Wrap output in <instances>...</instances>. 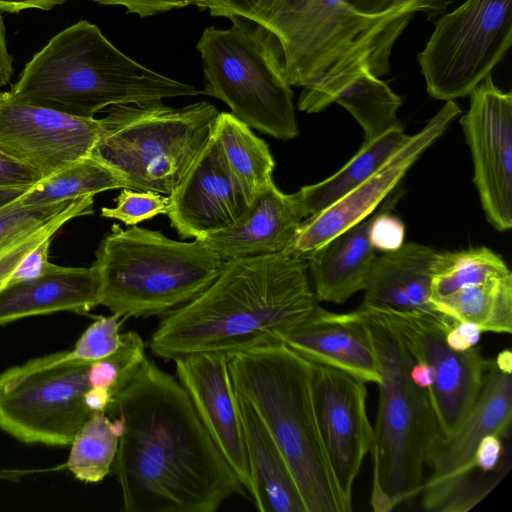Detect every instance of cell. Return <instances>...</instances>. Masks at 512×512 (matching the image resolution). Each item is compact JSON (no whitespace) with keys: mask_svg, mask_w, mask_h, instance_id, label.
Masks as SVG:
<instances>
[{"mask_svg":"<svg viewBox=\"0 0 512 512\" xmlns=\"http://www.w3.org/2000/svg\"><path fill=\"white\" fill-rule=\"evenodd\" d=\"M124 423L112 465L125 512H215L247 491L178 379L146 358L105 411Z\"/></svg>","mask_w":512,"mask_h":512,"instance_id":"obj_1","label":"cell"},{"mask_svg":"<svg viewBox=\"0 0 512 512\" xmlns=\"http://www.w3.org/2000/svg\"><path fill=\"white\" fill-rule=\"evenodd\" d=\"M319 306L307 260L284 251L230 259L204 291L161 316L148 345L153 355L173 361L282 343Z\"/></svg>","mask_w":512,"mask_h":512,"instance_id":"obj_2","label":"cell"},{"mask_svg":"<svg viewBox=\"0 0 512 512\" xmlns=\"http://www.w3.org/2000/svg\"><path fill=\"white\" fill-rule=\"evenodd\" d=\"M412 15H366L347 0H286L264 26L278 45L287 83L301 86L298 109L316 113L344 77L390 68L392 48Z\"/></svg>","mask_w":512,"mask_h":512,"instance_id":"obj_3","label":"cell"},{"mask_svg":"<svg viewBox=\"0 0 512 512\" xmlns=\"http://www.w3.org/2000/svg\"><path fill=\"white\" fill-rule=\"evenodd\" d=\"M10 92L24 102L86 119L113 105L199 94L134 61L85 20L52 37Z\"/></svg>","mask_w":512,"mask_h":512,"instance_id":"obj_4","label":"cell"},{"mask_svg":"<svg viewBox=\"0 0 512 512\" xmlns=\"http://www.w3.org/2000/svg\"><path fill=\"white\" fill-rule=\"evenodd\" d=\"M227 355L235 394L249 403L277 443L306 511H351L319 432L312 391L314 364L284 343Z\"/></svg>","mask_w":512,"mask_h":512,"instance_id":"obj_5","label":"cell"},{"mask_svg":"<svg viewBox=\"0 0 512 512\" xmlns=\"http://www.w3.org/2000/svg\"><path fill=\"white\" fill-rule=\"evenodd\" d=\"M370 328L380 367L378 408L370 451V504L389 512L419 495L444 438L428 389L410 371L414 358L397 331L376 311L360 306Z\"/></svg>","mask_w":512,"mask_h":512,"instance_id":"obj_6","label":"cell"},{"mask_svg":"<svg viewBox=\"0 0 512 512\" xmlns=\"http://www.w3.org/2000/svg\"><path fill=\"white\" fill-rule=\"evenodd\" d=\"M93 265L100 305L129 318L163 316L199 295L219 275L224 260L201 241L172 240L160 231L113 224Z\"/></svg>","mask_w":512,"mask_h":512,"instance_id":"obj_7","label":"cell"},{"mask_svg":"<svg viewBox=\"0 0 512 512\" xmlns=\"http://www.w3.org/2000/svg\"><path fill=\"white\" fill-rule=\"evenodd\" d=\"M218 113L206 101L180 108L161 100L110 106L90 156L129 189L170 195L209 142Z\"/></svg>","mask_w":512,"mask_h":512,"instance_id":"obj_8","label":"cell"},{"mask_svg":"<svg viewBox=\"0 0 512 512\" xmlns=\"http://www.w3.org/2000/svg\"><path fill=\"white\" fill-rule=\"evenodd\" d=\"M229 29L206 28L196 48L205 74L202 93L226 103L239 120L279 140L298 135L281 54L273 35L243 17Z\"/></svg>","mask_w":512,"mask_h":512,"instance_id":"obj_9","label":"cell"},{"mask_svg":"<svg viewBox=\"0 0 512 512\" xmlns=\"http://www.w3.org/2000/svg\"><path fill=\"white\" fill-rule=\"evenodd\" d=\"M91 363L60 351L0 373V429L25 444L70 446L92 414Z\"/></svg>","mask_w":512,"mask_h":512,"instance_id":"obj_10","label":"cell"},{"mask_svg":"<svg viewBox=\"0 0 512 512\" xmlns=\"http://www.w3.org/2000/svg\"><path fill=\"white\" fill-rule=\"evenodd\" d=\"M512 42V0H466L436 23L418 62L429 95H469Z\"/></svg>","mask_w":512,"mask_h":512,"instance_id":"obj_11","label":"cell"},{"mask_svg":"<svg viewBox=\"0 0 512 512\" xmlns=\"http://www.w3.org/2000/svg\"><path fill=\"white\" fill-rule=\"evenodd\" d=\"M371 309L397 331L415 360L430 367L433 383L428 393L445 442L477 399L489 360L478 346L451 349L445 337L455 321L439 312Z\"/></svg>","mask_w":512,"mask_h":512,"instance_id":"obj_12","label":"cell"},{"mask_svg":"<svg viewBox=\"0 0 512 512\" xmlns=\"http://www.w3.org/2000/svg\"><path fill=\"white\" fill-rule=\"evenodd\" d=\"M460 124L474 165V184L488 222L498 231L512 227V94L491 75L469 94Z\"/></svg>","mask_w":512,"mask_h":512,"instance_id":"obj_13","label":"cell"},{"mask_svg":"<svg viewBox=\"0 0 512 512\" xmlns=\"http://www.w3.org/2000/svg\"><path fill=\"white\" fill-rule=\"evenodd\" d=\"M101 132V119L70 116L0 92V151L43 179L89 156Z\"/></svg>","mask_w":512,"mask_h":512,"instance_id":"obj_14","label":"cell"},{"mask_svg":"<svg viewBox=\"0 0 512 512\" xmlns=\"http://www.w3.org/2000/svg\"><path fill=\"white\" fill-rule=\"evenodd\" d=\"M461 113L454 100L444 106L369 178L323 211L302 222L295 238L284 250L305 259L327 241L370 216L397 187L420 155Z\"/></svg>","mask_w":512,"mask_h":512,"instance_id":"obj_15","label":"cell"},{"mask_svg":"<svg viewBox=\"0 0 512 512\" xmlns=\"http://www.w3.org/2000/svg\"><path fill=\"white\" fill-rule=\"evenodd\" d=\"M365 384L337 368L314 364L312 391L319 432L338 487L351 506L353 484L373 438Z\"/></svg>","mask_w":512,"mask_h":512,"instance_id":"obj_16","label":"cell"},{"mask_svg":"<svg viewBox=\"0 0 512 512\" xmlns=\"http://www.w3.org/2000/svg\"><path fill=\"white\" fill-rule=\"evenodd\" d=\"M512 352L489 360L482 387L470 411L441 446L420 492L421 506H432L447 487L471 466L477 447L490 434L510 436L512 421Z\"/></svg>","mask_w":512,"mask_h":512,"instance_id":"obj_17","label":"cell"},{"mask_svg":"<svg viewBox=\"0 0 512 512\" xmlns=\"http://www.w3.org/2000/svg\"><path fill=\"white\" fill-rule=\"evenodd\" d=\"M169 196L168 218L181 238L199 239L230 229L247 215L250 201L211 138Z\"/></svg>","mask_w":512,"mask_h":512,"instance_id":"obj_18","label":"cell"},{"mask_svg":"<svg viewBox=\"0 0 512 512\" xmlns=\"http://www.w3.org/2000/svg\"><path fill=\"white\" fill-rule=\"evenodd\" d=\"M173 361L178 381L187 391L199 418L249 494L250 472L228 355L197 352Z\"/></svg>","mask_w":512,"mask_h":512,"instance_id":"obj_19","label":"cell"},{"mask_svg":"<svg viewBox=\"0 0 512 512\" xmlns=\"http://www.w3.org/2000/svg\"><path fill=\"white\" fill-rule=\"evenodd\" d=\"M282 343L314 364L337 368L365 383L380 382L374 341L359 308L333 313L319 306Z\"/></svg>","mask_w":512,"mask_h":512,"instance_id":"obj_20","label":"cell"},{"mask_svg":"<svg viewBox=\"0 0 512 512\" xmlns=\"http://www.w3.org/2000/svg\"><path fill=\"white\" fill-rule=\"evenodd\" d=\"M305 218L294 195L283 193L271 181L253 198L240 223L197 240L224 261L279 253L293 241Z\"/></svg>","mask_w":512,"mask_h":512,"instance_id":"obj_21","label":"cell"},{"mask_svg":"<svg viewBox=\"0 0 512 512\" xmlns=\"http://www.w3.org/2000/svg\"><path fill=\"white\" fill-rule=\"evenodd\" d=\"M438 251L417 243L375 256L364 286L362 306L401 312H435L431 284Z\"/></svg>","mask_w":512,"mask_h":512,"instance_id":"obj_22","label":"cell"},{"mask_svg":"<svg viewBox=\"0 0 512 512\" xmlns=\"http://www.w3.org/2000/svg\"><path fill=\"white\" fill-rule=\"evenodd\" d=\"M98 271L53 264L43 276L6 285L0 290V325L21 318L60 311L87 313L100 305Z\"/></svg>","mask_w":512,"mask_h":512,"instance_id":"obj_23","label":"cell"},{"mask_svg":"<svg viewBox=\"0 0 512 512\" xmlns=\"http://www.w3.org/2000/svg\"><path fill=\"white\" fill-rule=\"evenodd\" d=\"M250 472L251 496L261 512H307L293 473L249 403L236 395Z\"/></svg>","mask_w":512,"mask_h":512,"instance_id":"obj_24","label":"cell"},{"mask_svg":"<svg viewBox=\"0 0 512 512\" xmlns=\"http://www.w3.org/2000/svg\"><path fill=\"white\" fill-rule=\"evenodd\" d=\"M376 211L306 258L318 301L341 304L364 289L376 256L369 239Z\"/></svg>","mask_w":512,"mask_h":512,"instance_id":"obj_25","label":"cell"},{"mask_svg":"<svg viewBox=\"0 0 512 512\" xmlns=\"http://www.w3.org/2000/svg\"><path fill=\"white\" fill-rule=\"evenodd\" d=\"M409 138L402 126L364 141L359 151L336 173L294 193L305 217L323 211L377 171Z\"/></svg>","mask_w":512,"mask_h":512,"instance_id":"obj_26","label":"cell"},{"mask_svg":"<svg viewBox=\"0 0 512 512\" xmlns=\"http://www.w3.org/2000/svg\"><path fill=\"white\" fill-rule=\"evenodd\" d=\"M212 137L250 203L272 180L274 159L266 142L232 113H218Z\"/></svg>","mask_w":512,"mask_h":512,"instance_id":"obj_27","label":"cell"},{"mask_svg":"<svg viewBox=\"0 0 512 512\" xmlns=\"http://www.w3.org/2000/svg\"><path fill=\"white\" fill-rule=\"evenodd\" d=\"M334 102L344 107L360 124L365 141L401 126L397 117L400 97L368 69L342 78L330 93L329 103Z\"/></svg>","mask_w":512,"mask_h":512,"instance_id":"obj_28","label":"cell"},{"mask_svg":"<svg viewBox=\"0 0 512 512\" xmlns=\"http://www.w3.org/2000/svg\"><path fill=\"white\" fill-rule=\"evenodd\" d=\"M439 312L455 322H469L482 332H512V274L431 298Z\"/></svg>","mask_w":512,"mask_h":512,"instance_id":"obj_29","label":"cell"},{"mask_svg":"<svg viewBox=\"0 0 512 512\" xmlns=\"http://www.w3.org/2000/svg\"><path fill=\"white\" fill-rule=\"evenodd\" d=\"M124 423L106 412H94L70 444L66 467L84 483H98L112 470Z\"/></svg>","mask_w":512,"mask_h":512,"instance_id":"obj_30","label":"cell"},{"mask_svg":"<svg viewBox=\"0 0 512 512\" xmlns=\"http://www.w3.org/2000/svg\"><path fill=\"white\" fill-rule=\"evenodd\" d=\"M119 188H127L125 181L89 155L42 179L18 201L23 205L55 204Z\"/></svg>","mask_w":512,"mask_h":512,"instance_id":"obj_31","label":"cell"},{"mask_svg":"<svg viewBox=\"0 0 512 512\" xmlns=\"http://www.w3.org/2000/svg\"><path fill=\"white\" fill-rule=\"evenodd\" d=\"M509 274L503 259L486 247L440 252L431 284V298L447 296Z\"/></svg>","mask_w":512,"mask_h":512,"instance_id":"obj_32","label":"cell"},{"mask_svg":"<svg viewBox=\"0 0 512 512\" xmlns=\"http://www.w3.org/2000/svg\"><path fill=\"white\" fill-rule=\"evenodd\" d=\"M122 335L119 348L109 356L92 362L89 369L91 387L109 390L115 397L133 379L147 358L145 342L134 330Z\"/></svg>","mask_w":512,"mask_h":512,"instance_id":"obj_33","label":"cell"},{"mask_svg":"<svg viewBox=\"0 0 512 512\" xmlns=\"http://www.w3.org/2000/svg\"><path fill=\"white\" fill-rule=\"evenodd\" d=\"M18 199L0 208V256L49 223L74 201L23 205Z\"/></svg>","mask_w":512,"mask_h":512,"instance_id":"obj_34","label":"cell"},{"mask_svg":"<svg viewBox=\"0 0 512 512\" xmlns=\"http://www.w3.org/2000/svg\"><path fill=\"white\" fill-rule=\"evenodd\" d=\"M93 197L74 200L49 223L31 233L18 244L0 256V290L5 286L9 276L20 261L44 239L54 236L68 221L92 213Z\"/></svg>","mask_w":512,"mask_h":512,"instance_id":"obj_35","label":"cell"},{"mask_svg":"<svg viewBox=\"0 0 512 512\" xmlns=\"http://www.w3.org/2000/svg\"><path fill=\"white\" fill-rule=\"evenodd\" d=\"M126 318L113 314L99 317L77 340L74 348L69 351L74 360L95 362L115 352L121 342L119 329Z\"/></svg>","mask_w":512,"mask_h":512,"instance_id":"obj_36","label":"cell"},{"mask_svg":"<svg viewBox=\"0 0 512 512\" xmlns=\"http://www.w3.org/2000/svg\"><path fill=\"white\" fill-rule=\"evenodd\" d=\"M115 202L114 208L103 207L101 215L133 226L157 215L167 214L169 196L155 191H135L123 188Z\"/></svg>","mask_w":512,"mask_h":512,"instance_id":"obj_37","label":"cell"},{"mask_svg":"<svg viewBox=\"0 0 512 512\" xmlns=\"http://www.w3.org/2000/svg\"><path fill=\"white\" fill-rule=\"evenodd\" d=\"M393 196L389 195L378 207L369 230V239L373 248L383 253L394 251L404 243V224L390 212L400 194Z\"/></svg>","mask_w":512,"mask_h":512,"instance_id":"obj_38","label":"cell"},{"mask_svg":"<svg viewBox=\"0 0 512 512\" xmlns=\"http://www.w3.org/2000/svg\"><path fill=\"white\" fill-rule=\"evenodd\" d=\"M286 0H205L202 9L213 16H239L264 25Z\"/></svg>","mask_w":512,"mask_h":512,"instance_id":"obj_39","label":"cell"},{"mask_svg":"<svg viewBox=\"0 0 512 512\" xmlns=\"http://www.w3.org/2000/svg\"><path fill=\"white\" fill-rule=\"evenodd\" d=\"M366 15H412L418 11L437 9L444 0H347Z\"/></svg>","mask_w":512,"mask_h":512,"instance_id":"obj_40","label":"cell"},{"mask_svg":"<svg viewBox=\"0 0 512 512\" xmlns=\"http://www.w3.org/2000/svg\"><path fill=\"white\" fill-rule=\"evenodd\" d=\"M54 236L48 237L35 246L13 270L6 285L35 280L52 267L49 261V248Z\"/></svg>","mask_w":512,"mask_h":512,"instance_id":"obj_41","label":"cell"},{"mask_svg":"<svg viewBox=\"0 0 512 512\" xmlns=\"http://www.w3.org/2000/svg\"><path fill=\"white\" fill-rule=\"evenodd\" d=\"M42 179L35 170L0 151V190L31 188Z\"/></svg>","mask_w":512,"mask_h":512,"instance_id":"obj_42","label":"cell"},{"mask_svg":"<svg viewBox=\"0 0 512 512\" xmlns=\"http://www.w3.org/2000/svg\"><path fill=\"white\" fill-rule=\"evenodd\" d=\"M103 5H122L129 13L140 17L152 16L161 12L196 5L202 9L205 0H91Z\"/></svg>","mask_w":512,"mask_h":512,"instance_id":"obj_43","label":"cell"},{"mask_svg":"<svg viewBox=\"0 0 512 512\" xmlns=\"http://www.w3.org/2000/svg\"><path fill=\"white\" fill-rule=\"evenodd\" d=\"M482 330L469 322H454L446 333V343L456 351L468 350L477 346Z\"/></svg>","mask_w":512,"mask_h":512,"instance_id":"obj_44","label":"cell"},{"mask_svg":"<svg viewBox=\"0 0 512 512\" xmlns=\"http://www.w3.org/2000/svg\"><path fill=\"white\" fill-rule=\"evenodd\" d=\"M66 0H0V10L9 13H18L26 9L50 10Z\"/></svg>","mask_w":512,"mask_h":512,"instance_id":"obj_45","label":"cell"},{"mask_svg":"<svg viewBox=\"0 0 512 512\" xmlns=\"http://www.w3.org/2000/svg\"><path fill=\"white\" fill-rule=\"evenodd\" d=\"M12 56L8 52L6 43V29L3 17L0 14V87L5 86L13 73Z\"/></svg>","mask_w":512,"mask_h":512,"instance_id":"obj_46","label":"cell"},{"mask_svg":"<svg viewBox=\"0 0 512 512\" xmlns=\"http://www.w3.org/2000/svg\"><path fill=\"white\" fill-rule=\"evenodd\" d=\"M413 382L424 389H429L433 383V375L430 367L421 361L414 359V363L410 371Z\"/></svg>","mask_w":512,"mask_h":512,"instance_id":"obj_47","label":"cell"},{"mask_svg":"<svg viewBox=\"0 0 512 512\" xmlns=\"http://www.w3.org/2000/svg\"><path fill=\"white\" fill-rule=\"evenodd\" d=\"M29 189L30 188L0 190V208L6 206L7 204L14 202L18 198H20Z\"/></svg>","mask_w":512,"mask_h":512,"instance_id":"obj_48","label":"cell"}]
</instances>
